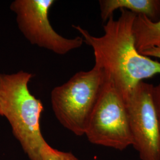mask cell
Instances as JSON below:
<instances>
[{"instance_id":"1","label":"cell","mask_w":160,"mask_h":160,"mask_svg":"<svg viewBox=\"0 0 160 160\" xmlns=\"http://www.w3.org/2000/svg\"><path fill=\"white\" fill-rule=\"evenodd\" d=\"M120 10L118 19L113 16L105 22L102 36H92L80 26H72L81 34L84 42L92 48L95 65L125 99L140 82L160 74V62L138 52L132 30L137 15Z\"/></svg>"},{"instance_id":"4","label":"cell","mask_w":160,"mask_h":160,"mask_svg":"<svg viewBox=\"0 0 160 160\" xmlns=\"http://www.w3.org/2000/svg\"><path fill=\"white\" fill-rule=\"evenodd\" d=\"M84 135L91 143L119 151L133 146L125 100L106 77Z\"/></svg>"},{"instance_id":"11","label":"cell","mask_w":160,"mask_h":160,"mask_svg":"<svg viewBox=\"0 0 160 160\" xmlns=\"http://www.w3.org/2000/svg\"><path fill=\"white\" fill-rule=\"evenodd\" d=\"M141 54L147 57H154L160 59V48H154L149 49L142 52Z\"/></svg>"},{"instance_id":"7","label":"cell","mask_w":160,"mask_h":160,"mask_svg":"<svg viewBox=\"0 0 160 160\" xmlns=\"http://www.w3.org/2000/svg\"><path fill=\"white\" fill-rule=\"evenodd\" d=\"M100 16L103 22L113 16L118 9L126 10L137 16H145L152 22L160 20V0H100Z\"/></svg>"},{"instance_id":"9","label":"cell","mask_w":160,"mask_h":160,"mask_svg":"<svg viewBox=\"0 0 160 160\" xmlns=\"http://www.w3.org/2000/svg\"><path fill=\"white\" fill-rule=\"evenodd\" d=\"M42 160H79L75 155L53 148L46 143L41 151Z\"/></svg>"},{"instance_id":"10","label":"cell","mask_w":160,"mask_h":160,"mask_svg":"<svg viewBox=\"0 0 160 160\" xmlns=\"http://www.w3.org/2000/svg\"><path fill=\"white\" fill-rule=\"evenodd\" d=\"M152 101L160 133V83L152 89Z\"/></svg>"},{"instance_id":"8","label":"cell","mask_w":160,"mask_h":160,"mask_svg":"<svg viewBox=\"0 0 160 160\" xmlns=\"http://www.w3.org/2000/svg\"><path fill=\"white\" fill-rule=\"evenodd\" d=\"M132 30L136 48L139 53L160 48V19L152 22L145 16H137Z\"/></svg>"},{"instance_id":"6","label":"cell","mask_w":160,"mask_h":160,"mask_svg":"<svg viewBox=\"0 0 160 160\" xmlns=\"http://www.w3.org/2000/svg\"><path fill=\"white\" fill-rule=\"evenodd\" d=\"M153 87L141 81L125 99L133 147L141 160H160V133L152 101Z\"/></svg>"},{"instance_id":"3","label":"cell","mask_w":160,"mask_h":160,"mask_svg":"<svg viewBox=\"0 0 160 160\" xmlns=\"http://www.w3.org/2000/svg\"><path fill=\"white\" fill-rule=\"evenodd\" d=\"M106 75L97 65L80 71L51 92L52 106L61 125L77 136L85 134L90 117L103 88Z\"/></svg>"},{"instance_id":"5","label":"cell","mask_w":160,"mask_h":160,"mask_svg":"<svg viewBox=\"0 0 160 160\" xmlns=\"http://www.w3.org/2000/svg\"><path fill=\"white\" fill-rule=\"evenodd\" d=\"M53 0H15L10 9L16 16L18 29L29 42L58 55H63L82 46L84 40L77 36L68 39L58 34L49 20Z\"/></svg>"},{"instance_id":"2","label":"cell","mask_w":160,"mask_h":160,"mask_svg":"<svg viewBox=\"0 0 160 160\" xmlns=\"http://www.w3.org/2000/svg\"><path fill=\"white\" fill-rule=\"evenodd\" d=\"M32 73L20 71L0 73V115L9 122L12 131L31 160H42L41 151L47 142L40 129L42 102L30 92Z\"/></svg>"}]
</instances>
